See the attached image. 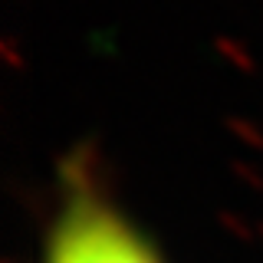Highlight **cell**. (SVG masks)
<instances>
[{
  "instance_id": "1",
  "label": "cell",
  "mask_w": 263,
  "mask_h": 263,
  "mask_svg": "<svg viewBox=\"0 0 263 263\" xmlns=\"http://www.w3.org/2000/svg\"><path fill=\"white\" fill-rule=\"evenodd\" d=\"M63 204L43 237L40 263H164L158 243L102 194L96 178H60Z\"/></svg>"
},
{
  "instance_id": "2",
  "label": "cell",
  "mask_w": 263,
  "mask_h": 263,
  "mask_svg": "<svg viewBox=\"0 0 263 263\" xmlns=\"http://www.w3.org/2000/svg\"><path fill=\"white\" fill-rule=\"evenodd\" d=\"M214 53L220 56V60H227L234 69H240V72H253V53L247 49L240 40H234V36H227V33H220V36H214Z\"/></svg>"
},
{
  "instance_id": "3",
  "label": "cell",
  "mask_w": 263,
  "mask_h": 263,
  "mask_svg": "<svg viewBox=\"0 0 263 263\" xmlns=\"http://www.w3.org/2000/svg\"><path fill=\"white\" fill-rule=\"evenodd\" d=\"M0 63L10 66V69H27V56H23V49L16 46L13 36H4V40H0Z\"/></svg>"
},
{
  "instance_id": "4",
  "label": "cell",
  "mask_w": 263,
  "mask_h": 263,
  "mask_svg": "<svg viewBox=\"0 0 263 263\" xmlns=\"http://www.w3.org/2000/svg\"><path fill=\"white\" fill-rule=\"evenodd\" d=\"M230 125H234V128H240V135H243V138H257V135H253V125H247V122H240V119H234Z\"/></svg>"
}]
</instances>
